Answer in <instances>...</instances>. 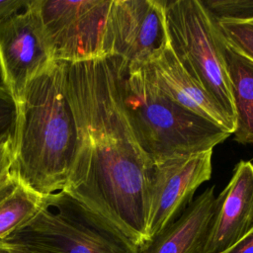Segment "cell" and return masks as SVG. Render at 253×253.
<instances>
[{"label": "cell", "instance_id": "cell-1", "mask_svg": "<svg viewBox=\"0 0 253 253\" xmlns=\"http://www.w3.org/2000/svg\"><path fill=\"white\" fill-rule=\"evenodd\" d=\"M80 128V149L65 188L141 247L148 241L147 173L152 163L124 114L113 56L58 62Z\"/></svg>", "mask_w": 253, "mask_h": 253}, {"label": "cell", "instance_id": "cell-2", "mask_svg": "<svg viewBox=\"0 0 253 253\" xmlns=\"http://www.w3.org/2000/svg\"><path fill=\"white\" fill-rule=\"evenodd\" d=\"M17 107L11 172L42 196L65 190L81 138L58 62L30 83Z\"/></svg>", "mask_w": 253, "mask_h": 253}, {"label": "cell", "instance_id": "cell-3", "mask_svg": "<svg viewBox=\"0 0 253 253\" xmlns=\"http://www.w3.org/2000/svg\"><path fill=\"white\" fill-rule=\"evenodd\" d=\"M113 57L124 114L136 143L152 164L213 149L231 134L172 101L144 65Z\"/></svg>", "mask_w": 253, "mask_h": 253}, {"label": "cell", "instance_id": "cell-4", "mask_svg": "<svg viewBox=\"0 0 253 253\" xmlns=\"http://www.w3.org/2000/svg\"><path fill=\"white\" fill-rule=\"evenodd\" d=\"M0 242L12 253H139L115 224L66 191L43 196L38 212Z\"/></svg>", "mask_w": 253, "mask_h": 253}, {"label": "cell", "instance_id": "cell-5", "mask_svg": "<svg viewBox=\"0 0 253 253\" xmlns=\"http://www.w3.org/2000/svg\"><path fill=\"white\" fill-rule=\"evenodd\" d=\"M169 47L180 65L235 126L230 83L217 42V30L201 0L165 1Z\"/></svg>", "mask_w": 253, "mask_h": 253}, {"label": "cell", "instance_id": "cell-6", "mask_svg": "<svg viewBox=\"0 0 253 253\" xmlns=\"http://www.w3.org/2000/svg\"><path fill=\"white\" fill-rule=\"evenodd\" d=\"M55 62L104 56V35L112 0H31Z\"/></svg>", "mask_w": 253, "mask_h": 253}, {"label": "cell", "instance_id": "cell-7", "mask_svg": "<svg viewBox=\"0 0 253 253\" xmlns=\"http://www.w3.org/2000/svg\"><path fill=\"white\" fill-rule=\"evenodd\" d=\"M164 7V0H112L104 56L137 66L153 61L169 45Z\"/></svg>", "mask_w": 253, "mask_h": 253}, {"label": "cell", "instance_id": "cell-8", "mask_svg": "<svg viewBox=\"0 0 253 253\" xmlns=\"http://www.w3.org/2000/svg\"><path fill=\"white\" fill-rule=\"evenodd\" d=\"M212 149L154 163L147 173L148 241L171 224L211 177ZM147 241V242H148Z\"/></svg>", "mask_w": 253, "mask_h": 253}, {"label": "cell", "instance_id": "cell-9", "mask_svg": "<svg viewBox=\"0 0 253 253\" xmlns=\"http://www.w3.org/2000/svg\"><path fill=\"white\" fill-rule=\"evenodd\" d=\"M54 62L31 0L24 10L0 20V77L17 106L30 83Z\"/></svg>", "mask_w": 253, "mask_h": 253}, {"label": "cell", "instance_id": "cell-10", "mask_svg": "<svg viewBox=\"0 0 253 253\" xmlns=\"http://www.w3.org/2000/svg\"><path fill=\"white\" fill-rule=\"evenodd\" d=\"M217 208L203 253H222L253 227V164L240 161L216 197Z\"/></svg>", "mask_w": 253, "mask_h": 253}, {"label": "cell", "instance_id": "cell-11", "mask_svg": "<svg viewBox=\"0 0 253 253\" xmlns=\"http://www.w3.org/2000/svg\"><path fill=\"white\" fill-rule=\"evenodd\" d=\"M144 66L153 82L172 101L233 133L234 124L213 99L184 70L169 45L153 61Z\"/></svg>", "mask_w": 253, "mask_h": 253}, {"label": "cell", "instance_id": "cell-12", "mask_svg": "<svg viewBox=\"0 0 253 253\" xmlns=\"http://www.w3.org/2000/svg\"><path fill=\"white\" fill-rule=\"evenodd\" d=\"M217 208L214 186L207 188L139 253H203Z\"/></svg>", "mask_w": 253, "mask_h": 253}, {"label": "cell", "instance_id": "cell-13", "mask_svg": "<svg viewBox=\"0 0 253 253\" xmlns=\"http://www.w3.org/2000/svg\"><path fill=\"white\" fill-rule=\"evenodd\" d=\"M216 30L234 106L233 139L241 144L253 143V61L228 44Z\"/></svg>", "mask_w": 253, "mask_h": 253}, {"label": "cell", "instance_id": "cell-14", "mask_svg": "<svg viewBox=\"0 0 253 253\" xmlns=\"http://www.w3.org/2000/svg\"><path fill=\"white\" fill-rule=\"evenodd\" d=\"M43 196L12 172L0 183V240L27 223L42 207Z\"/></svg>", "mask_w": 253, "mask_h": 253}, {"label": "cell", "instance_id": "cell-15", "mask_svg": "<svg viewBox=\"0 0 253 253\" xmlns=\"http://www.w3.org/2000/svg\"><path fill=\"white\" fill-rule=\"evenodd\" d=\"M214 22L253 20V0H201Z\"/></svg>", "mask_w": 253, "mask_h": 253}, {"label": "cell", "instance_id": "cell-16", "mask_svg": "<svg viewBox=\"0 0 253 253\" xmlns=\"http://www.w3.org/2000/svg\"><path fill=\"white\" fill-rule=\"evenodd\" d=\"M214 23L225 42L253 61V20Z\"/></svg>", "mask_w": 253, "mask_h": 253}, {"label": "cell", "instance_id": "cell-17", "mask_svg": "<svg viewBox=\"0 0 253 253\" xmlns=\"http://www.w3.org/2000/svg\"><path fill=\"white\" fill-rule=\"evenodd\" d=\"M18 107L9 93L0 85V136L14 134Z\"/></svg>", "mask_w": 253, "mask_h": 253}, {"label": "cell", "instance_id": "cell-18", "mask_svg": "<svg viewBox=\"0 0 253 253\" xmlns=\"http://www.w3.org/2000/svg\"><path fill=\"white\" fill-rule=\"evenodd\" d=\"M14 134L0 136V183L11 173L13 166Z\"/></svg>", "mask_w": 253, "mask_h": 253}, {"label": "cell", "instance_id": "cell-19", "mask_svg": "<svg viewBox=\"0 0 253 253\" xmlns=\"http://www.w3.org/2000/svg\"><path fill=\"white\" fill-rule=\"evenodd\" d=\"M30 0H0V20L24 10Z\"/></svg>", "mask_w": 253, "mask_h": 253}, {"label": "cell", "instance_id": "cell-20", "mask_svg": "<svg viewBox=\"0 0 253 253\" xmlns=\"http://www.w3.org/2000/svg\"><path fill=\"white\" fill-rule=\"evenodd\" d=\"M222 253H253V227Z\"/></svg>", "mask_w": 253, "mask_h": 253}, {"label": "cell", "instance_id": "cell-21", "mask_svg": "<svg viewBox=\"0 0 253 253\" xmlns=\"http://www.w3.org/2000/svg\"><path fill=\"white\" fill-rule=\"evenodd\" d=\"M0 253H12V252L6 245L0 242Z\"/></svg>", "mask_w": 253, "mask_h": 253}]
</instances>
